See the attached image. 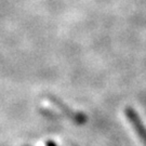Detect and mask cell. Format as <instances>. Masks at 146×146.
I'll return each instance as SVG.
<instances>
[{"instance_id":"6da1fadb","label":"cell","mask_w":146,"mask_h":146,"mask_svg":"<svg viewBox=\"0 0 146 146\" xmlns=\"http://www.w3.org/2000/svg\"><path fill=\"white\" fill-rule=\"evenodd\" d=\"M48 100L52 103L54 106H56L58 110L62 111L63 115H65L68 119L73 120L74 122H76L77 125H84L88 120V117L86 116V114L80 113V111H76V110H70L66 104H64L61 100H58L56 96H52L49 95Z\"/></svg>"},{"instance_id":"7a4b0ae2","label":"cell","mask_w":146,"mask_h":146,"mask_svg":"<svg viewBox=\"0 0 146 146\" xmlns=\"http://www.w3.org/2000/svg\"><path fill=\"white\" fill-rule=\"evenodd\" d=\"M125 115L127 119L129 120L130 125H132V128L134 129L136 135L140 139L143 146H146V127L140 118L139 114L132 107H125Z\"/></svg>"}]
</instances>
